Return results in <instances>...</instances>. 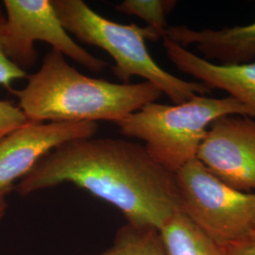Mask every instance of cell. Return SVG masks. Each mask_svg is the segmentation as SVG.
<instances>
[{
  "instance_id": "obj_1",
  "label": "cell",
  "mask_w": 255,
  "mask_h": 255,
  "mask_svg": "<svg viewBox=\"0 0 255 255\" xmlns=\"http://www.w3.org/2000/svg\"><path fill=\"white\" fill-rule=\"evenodd\" d=\"M62 183L111 203L135 226L160 231L181 211L175 174L129 140L90 137L67 142L44 156L15 191L27 196Z\"/></svg>"
},
{
  "instance_id": "obj_2",
  "label": "cell",
  "mask_w": 255,
  "mask_h": 255,
  "mask_svg": "<svg viewBox=\"0 0 255 255\" xmlns=\"http://www.w3.org/2000/svg\"><path fill=\"white\" fill-rule=\"evenodd\" d=\"M32 122H117L158 101L163 93L151 82L114 83L79 72L52 49L24 88L12 91Z\"/></svg>"
},
{
  "instance_id": "obj_3",
  "label": "cell",
  "mask_w": 255,
  "mask_h": 255,
  "mask_svg": "<svg viewBox=\"0 0 255 255\" xmlns=\"http://www.w3.org/2000/svg\"><path fill=\"white\" fill-rule=\"evenodd\" d=\"M63 26L68 33L89 46H98L114 59V75L128 84L132 77L151 82L175 104L197 95L211 92L205 84L187 82L168 73L149 54L146 41L163 37L148 26L123 25L105 18L82 0H52Z\"/></svg>"
},
{
  "instance_id": "obj_4",
  "label": "cell",
  "mask_w": 255,
  "mask_h": 255,
  "mask_svg": "<svg viewBox=\"0 0 255 255\" xmlns=\"http://www.w3.org/2000/svg\"><path fill=\"white\" fill-rule=\"evenodd\" d=\"M227 115L255 118L251 110L231 97L197 95L180 104H146L114 124L124 136L142 140L151 158L175 174L197 158L211 124Z\"/></svg>"
},
{
  "instance_id": "obj_5",
  "label": "cell",
  "mask_w": 255,
  "mask_h": 255,
  "mask_svg": "<svg viewBox=\"0 0 255 255\" xmlns=\"http://www.w3.org/2000/svg\"><path fill=\"white\" fill-rule=\"evenodd\" d=\"M175 176L181 211L220 248L255 235V193L232 188L197 158Z\"/></svg>"
},
{
  "instance_id": "obj_6",
  "label": "cell",
  "mask_w": 255,
  "mask_h": 255,
  "mask_svg": "<svg viewBox=\"0 0 255 255\" xmlns=\"http://www.w3.org/2000/svg\"><path fill=\"white\" fill-rule=\"evenodd\" d=\"M6 26L4 51L11 63L27 72L37 63L36 41L46 42L52 49L95 73L108 63L77 44L64 28L52 0H4Z\"/></svg>"
},
{
  "instance_id": "obj_7",
  "label": "cell",
  "mask_w": 255,
  "mask_h": 255,
  "mask_svg": "<svg viewBox=\"0 0 255 255\" xmlns=\"http://www.w3.org/2000/svg\"><path fill=\"white\" fill-rule=\"evenodd\" d=\"M197 159L232 188L255 192V118L227 115L216 119Z\"/></svg>"
},
{
  "instance_id": "obj_8",
  "label": "cell",
  "mask_w": 255,
  "mask_h": 255,
  "mask_svg": "<svg viewBox=\"0 0 255 255\" xmlns=\"http://www.w3.org/2000/svg\"><path fill=\"white\" fill-rule=\"evenodd\" d=\"M97 122H32L0 139V192L11 191L34 165L58 146L94 137Z\"/></svg>"
},
{
  "instance_id": "obj_9",
  "label": "cell",
  "mask_w": 255,
  "mask_h": 255,
  "mask_svg": "<svg viewBox=\"0 0 255 255\" xmlns=\"http://www.w3.org/2000/svg\"><path fill=\"white\" fill-rule=\"evenodd\" d=\"M163 40L167 58L180 71L200 80L210 89L228 93L229 97L245 105L255 117V63L214 64L166 37Z\"/></svg>"
},
{
  "instance_id": "obj_10",
  "label": "cell",
  "mask_w": 255,
  "mask_h": 255,
  "mask_svg": "<svg viewBox=\"0 0 255 255\" xmlns=\"http://www.w3.org/2000/svg\"><path fill=\"white\" fill-rule=\"evenodd\" d=\"M165 37L186 47L196 45L207 61L220 64H242L255 59V22L221 29H192L186 26L168 27Z\"/></svg>"
},
{
  "instance_id": "obj_11",
  "label": "cell",
  "mask_w": 255,
  "mask_h": 255,
  "mask_svg": "<svg viewBox=\"0 0 255 255\" xmlns=\"http://www.w3.org/2000/svg\"><path fill=\"white\" fill-rule=\"evenodd\" d=\"M159 232L168 255H222L221 248L182 211Z\"/></svg>"
},
{
  "instance_id": "obj_12",
  "label": "cell",
  "mask_w": 255,
  "mask_h": 255,
  "mask_svg": "<svg viewBox=\"0 0 255 255\" xmlns=\"http://www.w3.org/2000/svg\"><path fill=\"white\" fill-rule=\"evenodd\" d=\"M94 255H168L160 232L127 223L118 230L109 249Z\"/></svg>"
},
{
  "instance_id": "obj_13",
  "label": "cell",
  "mask_w": 255,
  "mask_h": 255,
  "mask_svg": "<svg viewBox=\"0 0 255 255\" xmlns=\"http://www.w3.org/2000/svg\"><path fill=\"white\" fill-rule=\"evenodd\" d=\"M175 0H124L116 9L128 15L137 16L146 22L164 39L167 29L166 15L176 7Z\"/></svg>"
},
{
  "instance_id": "obj_14",
  "label": "cell",
  "mask_w": 255,
  "mask_h": 255,
  "mask_svg": "<svg viewBox=\"0 0 255 255\" xmlns=\"http://www.w3.org/2000/svg\"><path fill=\"white\" fill-rule=\"evenodd\" d=\"M6 26V14L0 5V85H3L11 91L13 82L27 78L25 71L21 70L11 63L4 51V32Z\"/></svg>"
},
{
  "instance_id": "obj_15",
  "label": "cell",
  "mask_w": 255,
  "mask_h": 255,
  "mask_svg": "<svg viewBox=\"0 0 255 255\" xmlns=\"http://www.w3.org/2000/svg\"><path fill=\"white\" fill-rule=\"evenodd\" d=\"M27 122L28 119L19 106L10 101H0V139Z\"/></svg>"
},
{
  "instance_id": "obj_16",
  "label": "cell",
  "mask_w": 255,
  "mask_h": 255,
  "mask_svg": "<svg viewBox=\"0 0 255 255\" xmlns=\"http://www.w3.org/2000/svg\"><path fill=\"white\" fill-rule=\"evenodd\" d=\"M222 255H255V235L235 244L221 248Z\"/></svg>"
},
{
  "instance_id": "obj_17",
  "label": "cell",
  "mask_w": 255,
  "mask_h": 255,
  "mask_svg": "<svg viewBox=\"0 0 255 255\" xmlns=\"http://www.w3.org/2000/svg\"><path fill=\"white\" fill-rule=\"evenodd\" d=\"M9 191H1L0 192V220L4 218L7 207H8V203L6 201V197L9 194Z\"/></svg>"
}]
</instances>
